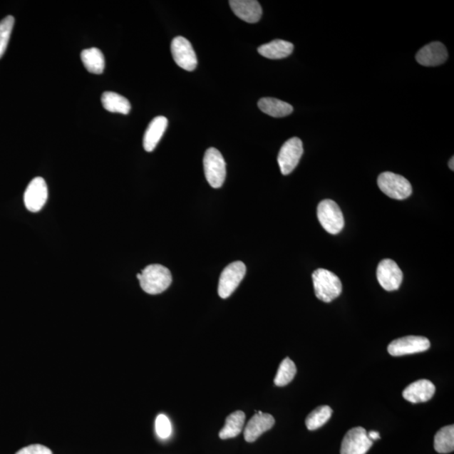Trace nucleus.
Listing matches in <instances>:
<instances>
[{"instance_id": "15", "label": "nucleus", "mask_w": 454, "mask_h": 454, "mask_svg": "<svg viewBox=\"0 0 454 454\" xmlns=\"http://www.w3.org/2000/svg\"><path fill=\"white\" fill-rule=\"evenodd\" d=\"M229 4L238 18L251 24L259 22L263 15V9L257 0H231Z\"/></svg>"}, {"instance_id": "29", "label": "nucleus", "mask_w": 454, "mask_h": 454, "mask_svg": "<svg viewBox=\"0 0 454 454\" xmlns=\"http://www.w3.org/2000/svg\"><path fill=\"white\" fill-rule=\"evenodd\" d=\"M368 437L369 438V439L372 440V441H373V440L381 438L380 433L376 432V430H371V432H369L368 433Z\"/></svg>"}, {"instance_id": "1", "label": "nucleus", "mask_w": 454, "mask_h": 454, "mask_svg": "<svg viewBox=\"0 0 454 454\" xmlns=\"http://www.w3.org/2000/svg\"><path fill=\"white\" fill-rule=\"evenodd\" d=\"M137 277L140 287L149 294L165 292L172 280L170 269L160 264L148 265L138 274Z\"/></svg>"}, {"instance_id": "21", "label": "nucleus", "mask_w": 454, "mask_h": 454, "mask_svg": "<svg viewBox=\"0 0 454 454\" xmlns=\"http://www.w3.org/2000/svg\"><path fill=\"white\" fill-rule=\"evenodd\" d=\"M257 105L264 114L275 118L287 116L292 114L294 110L292 105L288 103L274 99V98H263L259 101Z\"/></svg>"}, {"instance_id": "20", "label": "nucleus", "mask_w": 454, "mask_h": 454, "mask_svg": "<svg viewBox=\"0 0 454 454\" xmlns=\"http://www.w3.org/2000/svg\"><path fill=\"white\" fill-rule=\"evenodd\" d=\"M81 60L83 66L86 67L88 72L93 74L104 73L105 68V56L99 48H91L83 50Z\"/></svg>"}, {"instance_id": "6", "label": "nucleus", "mask_w": 454, "mask_h": 454, "mask_svg": "<svg viewBox=\"0 0 454 454\" xmlns=\"http://www.w3.org/2000/svg\"><path fill=\"white\" fill-rule=\"evenodd\" d=\"M246 266L241 261L234 262L222 271L218 285L219 296L230 297L246 274Z\"/></svg>"}, {"instance_id": "10", "label": "nucleus", "mask_w": 454, "mask_h": 454, "mask_svg": "<svg viewBox=\"0 0 454 454\" xmlns=\"http://www.w3.org/2000/svg\"><path fill=\"white\" fill-rule=\"evenodd\" d=\"M373 445L367 430L354 428L349 430L341 443V454H366Z\"/></svg>"}, {"instance_id": "2", "label": "nucleus", "mask_w": 454, "mask_h": 454, "mask_svg": "<svg viewBox=\"0 0 454 454\" xmlns=\"http://www.w3.org/2000/svg\"><path fill=\"white\" fill-rule=\"evenodd\" d=\"M312 280L316 296L323 302L334 301L343 290L340 279L329 270L316 269L312 274Z\"/></svg>"}, {"instance_id": "14", "label": "nucleus", "mask_w": 454, "mask_h": 454, "mask_svg": "<svg viewBox=\"0 0 454 454\" xmlns=\"http://www.w3.org/2000/svg\"><path fill=\"white\" fill-rule=\"evenodd\" d=\"M275 420L270 414L257 411L248 421L244 430V438L247 443H254L262 434L274 427Z\"/></svg>"}, {"instance_id": "16", "label": "nucleus", "mask_w": 454, "mask_h": 454, "mask_svg": "<svg viewBox=\"0 0 454 454\" xmlns=\"http://www.w3.org/2000/svg\"><path fill=\"white\" fill-rule=\"evenodd\" d=\"M435 391H436V387L432 382L421 380L411 383L408 387H406L403 391V397L411 403H421V402H427L432 399Z\"/></svg>"}, {"instance_id": "5", "label": "nucleus", "mask_w": 454, "mask_h": 454, "mask_svg": "<svg viewBox=\"0 0 454 454\" xmlns=\"http://www.w3.org/2000/svg\"><path fill=\"white\" fill-rule=\"evenodd\" d=\"M317 217L325 230L336 235L344 227V217L339 205L331 200H324L318 205Z\"/></svg>"}, {"instance_id": "22", "label": "nucleus", "mask_w": 454, "mask_h": 454, "mask_svg": "<svg viewBox=\"0 0 454 454\" xmlns=\"http://www.w3.org/2000/svg\"><path fill=\"white\" fill-rule=\"evenodd\" d=\"M245 419V413L242 411H237L229 415L224 428L219 433V437L223 440L237 437L242 433Z\"/></svg>"}, {"instance_id": "8", "label": "nucleus", "mask_w": 454, "mask_h": 454, "mask_svg": "<svg viewBox=\"0 0 454 454\" xmlns=\"http://www.w3.org/2000/svg\"><path fill=\"white\" fill-rule=\"evenodd\" d=\"M171 53L177 66L186 71H194L197 67V56L189 40L177 36L172 41Z\"/></svg>"}, {"instance_id": "4", "label": "nucleus", "mask_w": 454, "mask_h": 454, "mask_svg": "<svg viewBox=\"0 0 454 454\" xmlns=\"http://www.w3.org/2000/svg\"><path fill=\"white\" fill-rule=\"evenodd\" d=\"M378 185L383 194L394 200H406L413 194L411 182L391 172H382L378 177Z\"/></svg>"}, {"instance_id": "7", "label": "nucleus", "mask_w": 454, "mask_h": 454, "mask_svg": "<svg viewBox=\"0 0 454 454\" xmlns=\"http://www.w3.org/2000/svg\"><path fill=\"white\" fill-rule=\"evenodd\" d=\"M303 153L302 140L298 138H290L283 145L278 156V163L283 175L292 174L299 165Z\"/></svg>"}, {"instance_id": "26", "label": "nucleus", "mask_w": 454, "mask_h": 454, "mask_svg": "<svg viewBox=\"0 0 454 454\" xmlns=\"http://www.w3.org/2000/svg\"><path fill=\"white\" fill-rule=\"evenodd\" d=\"M14 25H15V18L12 16H8L0 21V58L6 53Z\"/></svg>"}, {"instance_id": "13", "label": "nucleus", "mask_w": 454, "mask_h": 454, "mask_svg": "<svg viewBox=\"0 0 454 454\" xmlns=\"http://www.w3.org/2000/svg\"><path fill=\"white\" fill-rule=\"evenodd\" d=\"M448 57L446 46L435 41L425 46L416 56L418 63L425 67H436L446 62Z\"/></svg>"}, {"instance_id": "25", "label": "nucleus", "mask_w": 454, "mask_h": 454, "mask_svg": "<svg viewBox=\"0 0 454 454\" xmlns=\"http://www.w3.org/2000/svg\"><path fill=\"white\" fill-rule=\"evenodd\" d=\"M332 414V410L329 406L317 407L316 409L309 414L306 420V428L310 430H314L322 427L329 421Z\"/></svg>"}, {"instance_id": "19", "label": "nucleus", "mask_w": 454, "mask_h": 454, "mask_svg": "<svg viewBox=\"0 0 454 454\" xmlns=\"http://www.w3.org/2000/svg\"><path fill=\"white\" fill-rule=\"evenodd\" d=\"M101 102L103 107L112 113L128 115L132 109L130 101L115 92L107 91L103 93Z\"/></svg>"}, {"instance_id": "23", "label": "nucleus", "mask_w": 454, "mask_h": 454, "mask_svg": "<svg viewBox=\"0 0 454 454\" xmlns=\"http://www.w3.org/2000/svg\"><path fill=\"white\" fill-rule=\"evenodd\" d=\"M434 448L439 453H452L454 449V425L440 429L434 438Z\"/></svg>"}, {"instance_id": "18", "label": "nucleus", "mask_w": 454, "mask_h": 454, "mask_svg": "<svg viewBox=\"0 0 454 454\" xmlns=\"http://www.w3.org/2000/svg\"><path fill=\"white\" fill-rule=\"evenodd\" d=\"M259 53L269 59H282L292 55L294 51V45L292 42L284 40H274L269 43L259 46Z\"/></svg>"}, {"instance_id": "24", "label": "nucleus", "mask_w": 454, "mask_h": 454, "mask_svg": "<svg viewBox=\"0 0 454 454\" xmlns=\"http://www.w3.org/2000/svg\"><path fill=\"white\" fill-rule=\"evenodd\" d=\"M297 372L296 364L289 358L281 362L278 372L274 378L275 386L283 387L289 385L294 380Z\"/></svg>"}, {"instance_id": "28", "label": "nucleus", "mask_w": 454, "mask_h": 454, "mask_svg": "<svg viewBox=\"0 0 454 454\" xmlns=\"http://www.w3.org/2000/svg\"><path fill=\"white\" fill-rule=\"evenodd\" d=\"M16 454H53L48 448L40 444H33L21 449Z\"/></svg>"}, {"instance_id": "3", "label": "nucleus", "mask_w": 454, "mask_h": 454, "mask_svg": "<svg viewBox=\"0 0 454 454\" xmlns=\"http://www.w3.org/2000/svg\"><path fill=\"white\" fill-rule=\"evenodd\" d=\"M203 165L210 185L214 189L221 188L227 176V165L222 154L217 148H209L205 152Z\"/></svg>"}, {"instance_id": "30", "label": "nucleus", "mask_w": 454, "mask_h": 454, "mask_svg": "<svg viewBox=\"0 0 454 454\" xmlns=\"http://www.w3.org/2000/svg\"><path fill=\"white\" fill-rule=\"evenodd\" d=\"M453 162H454V158L453 157L450 159V161H449V162H448L449 168H450V170H453V171L454 170V163Z\"/></svg>"}, {"instance_id": "9", "label": "nucleus", "mask_w": 454, "mask_h": 454, "mask_svg": "<svg viewBox=\"0 0 454 454\" xmlns=\"http://www.w3.org/2000/svg\"><path fill=\"white\" fill-rule=\"evenodd\" d=\"M430 341L424 336H407L392 341L388 352L392 356H404L425 352L429 349Z\"/></svg>"}, {"instance_id": "11", "label": "nucleus", "mask_w": 454, "mask_h": 454, "mask_svg": "<svg viewBox=\"0 0 454 454\" xmlns=\"http://www.w3.org/2000/svg\"><path fill=\"white\" fill-rule=\"evenodd\" d=\"M377 279L386 292H394L400 288L403 273L392 259H383L377 268Z\"/></svg>"}, {"instance_id": "17", "label": "nucleus", "mask_w": 454, "mask_h": 454, "mask_svg": "<svg viewBox=\"0 0 454 454\" xmlns=\"http://www.w3.org/2000/svg\"><path fill=\"white\" fill-rule=\"evenodd\" d=\"M168 120L165 116H157L148 126L143 138V148L151 153L160 142L167 128Z\"/></svg>"}, {"instance_id": "27", "label": "nucleus", "mask_w": 454, "mask_h": 454, "mask_svg": "<svg viewBox=\"0 0 454 454\" xmlns=\"http://www.w3.org/2000/svg\"><path fill=\"white\" fill-rule=\"evenodd\" d=\"M158 436L162 439H167L171 436L172 425L167 416L163 414L158 416L155 423Z\"/></svg>"}, {"instance_id": "12", "label": "nucleus", "mask_w": 454, "mask_h": 454, "mask_svg": "<svg viewBox=\"0 0 454 454\" xmlns=\"http://www.w3.org/2000/svg\"><path fill=\"white\" fill-rule=\"evenodd\" d=\"M48 198V185L41 177H36L30 182L24 195L26 207L31 212H38L44 207Z\"/></svg>"}]
</instances>
